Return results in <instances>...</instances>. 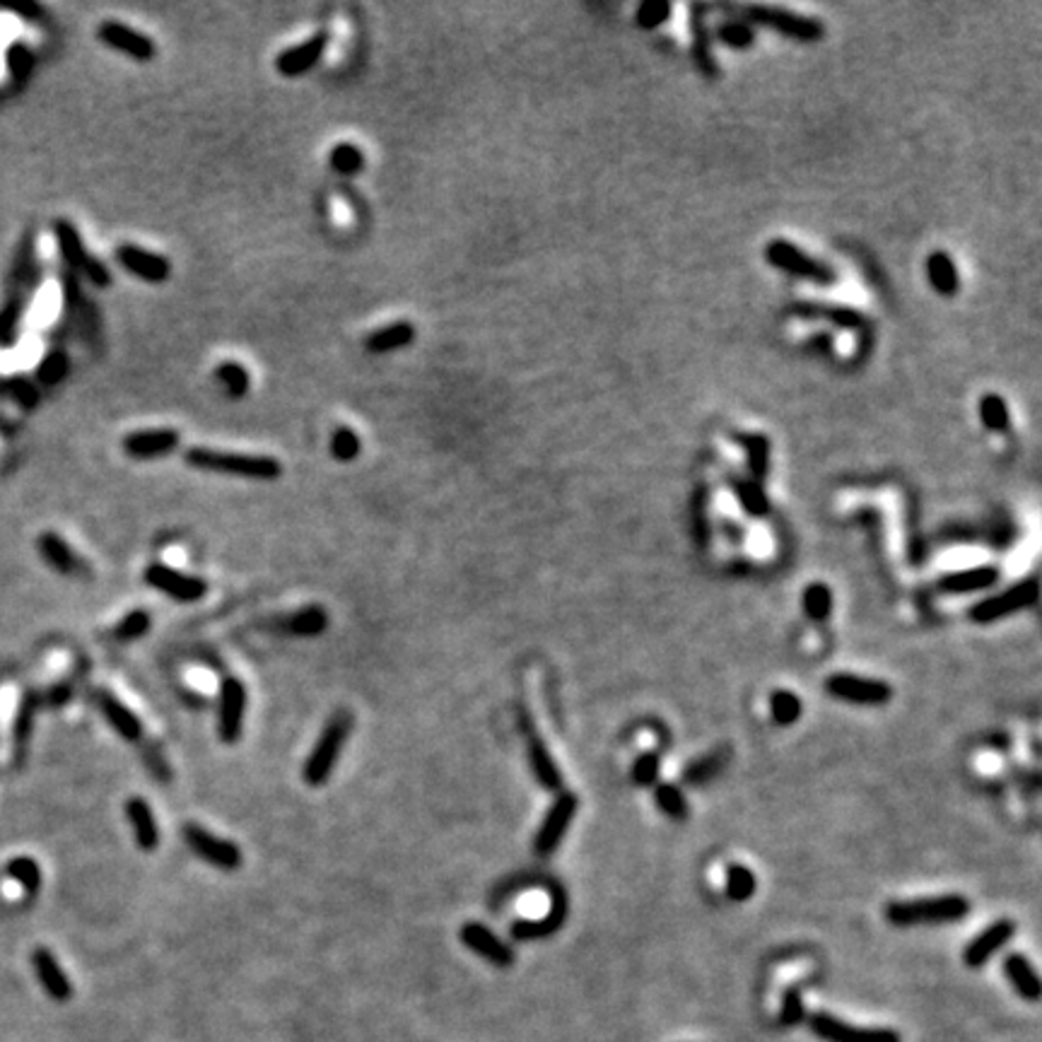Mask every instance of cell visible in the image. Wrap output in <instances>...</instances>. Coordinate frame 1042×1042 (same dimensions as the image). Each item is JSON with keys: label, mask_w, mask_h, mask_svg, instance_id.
<instances>
[{"label": "cell", "mask_w": 1042, "mask_h": 1042, "mask_svg": "<svg viewBox=\"0 0 1042 1042\" xmlns=\"http://www.w3.org/2000/svg\"><path fill=\"white\" fill-rule=\"evenodd\" d=\"M184 461L191 469L208 471V473H225V476L254 478V481H275L283 473V463L264 454H237L218 452L208 446H191L184 454Z\"/></svg>", "instance_id": "obj_1"}, {"label": "cell", "mask_w": 1042, "mask_h": 1042, "mask_svg": "<svg viewBox=\"0 0 1042 1042\" xmlns=\"http://www.w3.org/2000/svg\"><path fill=\"white\" fill-rule=\"evenodd\" d=\"M970 912V903L963 895H934V898L900 900L885 907V920L895 927H914V924H944L958 921Z\"/></svg>", "instance_id": "obj_2"}, {"label": "cell", "mask_w": 1042, "mask_h": 1042, "mask_svg": "<svg viewBox=\"0 0 1042 1042\" xmlns=\"http://www.w3.org/2000/svg\"><path fill=\"white\" fill-rule=\"evenodd\" d=\"M350 732H353V714L347 710H338L326 722L324 732H321V736H319L314 748H311L307 763H304L302 777L307 785L321 786L326 779L331 777L333 768L338 763L340 750L346 746Z\"/></svg>", "instance_id": "obj_3"}, {"label": "cell", "mask_w": 1042, "mask_h": 1042, "mask_svg": "<svg viewBox=\"0 0 1042 1042\" xmlns=\"http://www.w3.org/2000/svg\"><path fill=\"white\" fill-rule=\"evenodd\" d=\"M1038 594H1040L1038 582L1035 579H1023V582L1013 584V587H1009L1002 594H994V597L977 601L970 608V618L975 623H980V625H987V623H994V620H1002L1006 615H1011V613L1035 606Z\"/></svg>", "instance_id": "obj_4"}, {"label": "cell", "mask_w": 1042, "mask_h": 1042, "mask_svg": "<svg viewBox=\"0 0 1042 1042\" xmlns=\"http://www.w3.org/2000/svg\"><path fill=\"white\" fill-rule=\"evenodd\" d=\"M811 1033L823 1042H900V1035L891 1028H859L835 1019L831 1013H811Z\"/></svg>", "instance_id": "obj_5"}, {"label": "cell", "mask_w": 1042, "mask_h": 1042, "mask_svg": "<svg viewBox=\"0 0 1042 1042\" xmlns=\"http://www.w3.org/2000/svg\"><path fill=\"white\" fill-rule=\"evenodd\" d=\"M825 690L835 700H842V703L871 705V707L891 703L893 697V687L888 683L874 678H861V676H854V673H835V676L825 680Z\"/></svg>", "instance_id": "obj_6"}, {"label": "cell", "mask_w": 1042, "mask_h": 1042, "mask_svg": "<svg viewBox=\"0 0 1042 1042\" xmlns=\"http://www.w3.org/2000/svg\"><path fill=\"white\" fill-rule=\"evenodd\" d=\"M577 808H579V801H577L572 792H562L558 799L552 801V806L548 808L543 823H541L536 838H534V852L538 857H551L558 849L560 842L565 840L567 828L572 823Z\"/></svg>", "instance_id": "obj_7"}, {"label": "cell", "mask_w": 1042, "mask_h": 1042, "mask_svg": "<svg viewBox=\"0 0 1042 1042\" xmlns=\"http://www.w3.org/2000/svg\"><path fill=\"white\" fill-rule=\"evenodd\" d=\"M184 840L191 847V852L201 857L203 861L212 864V867L222 868V871H235L242 867V852L235 842H229L225 838L212 835L201 825H186L184 828Z\"/></svg>", "instance_id": "obj_8"}, {"label": "cell", "mask_w": 1042, "mask_h": 1042, "mask_svg": "<svg viewBox=\"0 0 1042 1042\" xmlns=\"http://www.w3.org/2000/svg\"><path fill=\"white\" fill-rule=\"evenodd\" d=\"M145 582L179 604H193L198 598H203L208 591V584L201 577H191V574L179 572V570L162 565V562H152L145 570Z\"/></svg>", "instance_id": "obj_9"}, {"label": "cell", "mask_w": 1042, "mask_h": 1042, "mask_svg": "<svg viewBox=\"0 0 1042 1042\" xmlns=\"http://www.w3.org/2000/svg\"><path fill=\"white\" fill-rule=\"evenodd\" d=\"M97 37L104 46L119 53H126L129 58L138 63H150L157 56V44L148 34L133 30V27L119 22V20H104L97 27Z\"/></svg>", "instance_id": "obj_10"}, {"label": "cell", "mask_w": 1042, "mask_h": 1042, "mask_svg": "<svg viewBox=\"0 0 1042 1042\" xmlns=\"http://www.w3.org/2000/svg\"><path fill=\"white\" fill-rule=\"evenodd\" d=\"M113 256H116L119 265H121L129 275L143 280V283H150V285H162V283H166L169 275H172V264H169V258L157 254V251L136 247V244H121Z\"/></svg>", "instance_id": "obj_11"}, {"label": "cell", "mask_w": 1042, "mask_h": 1042, "mask_svg": "<svg viewBox=\"0 0 1042 1042\" xmlns=\"http://www.w3.org/2000/svg\"><path fill=\"white\" fill-rule=\"evenodd\" d=\"M247 712V687L237 678H225L220 686L218 733L222 743H237L242 736Z\"/></svg>", "instance_id": "obj_12"}, {"label": "cell", "mask_w": 1042, "mask_h": 1042, "mask_svg": "<svg viewBox=\"0 0 1042 1042\" xmlns=\"http://www.w3.org/2000/svg\"><path fill=\"white\" fill-rule=\"evenodd\" d=\"M328 39H331L328 31H317L314 37L304 39L300 44L280 51L278 58H275V70L283 77H300L304 73H310L321 61L326 49H328Z\"/></svg>", "instance_id": "obj_13"}, {"label": "cell", "mask_w": 1042, "mask_h": 1042, "mask_svg": "<svg viewBox=\"0 0 1042 1042\" xmlns=\"http://www.w3.org/2000/svg\"><path fill=\"white\" fill-rule=\"evenodd\" d=\"M182 435L172 427H152V430H136L123 437V452L130 459H159L179 449Z\"/></svg>", "instance_id": "obj_14"}, {"label": "cell", "mask_w": 1042, "mask_h": 1042, "mask_svg": "<svg viewBox=\"0 0 1042 1042\" xmlns=\"http://www.w3.org/2000/svg\"><path fill=\"white\" fill-rule=\"evenodd\" d=\"M741 13V15L746 17V20H750V22H760V24H768V27H775V30L785 31V34H792V37H799V39H818L821 37V24L813 22V20H806V17H799V15H792V13H786V10H779V8H765V5H750V8H736Z\"/></svg>", "instance_id": "obj_15"}, {"label": "cell", "mask_w": 1042, "mask_h": 1042, "mask_svg": "<svg viewBox=\"0 0 1042 1042\" xmlns=\"http://www.w3.org/2000/svg\"><path fill=\"white\" fill-rule=\"evenodd\" d=\"M768 261H770L772 265L782 268V271L794 273V275H799V278L813 280V283H831V280L835 278L831 273V268H825V265H821L811 256H806L804 251L792 247L789 242H772L770 247H768Z\"/></svg>", "instance_id": "obj_16"}, {"label": "cell", "mask_w": 1042, "mask_h": 1042, "mask_svg": "<svg viewBox=\"0 0 1042 1042\" xmlns=\"http://www.w3.org/2000/svg\"><path fill=\"white\" fill-rule=\"evenodd\" d=\"M1013 934H1016V924H1013L1011 920H997L966 946V951H963V963H966L967 967H975V970H977V967L984 966L987 960L994 958V953L1002 951V948L1011 941Z\"/></svg>", "instance_id": "obj_17"}, {"label": "cell", "mask_w": 1042, "mask_h": 1042, "mask_svg": "<svg viewBox=\"0 0 1042 1042\" xmlns=\"http://www.w3.org/2000/svg\"><path fill=\"white\" fill-rule=\"evenodd\" d=\"M459 939H461V944L466 946L469 951H473L476 956H481V958L490 960L492 966L509 967L514 963L512 948H509V946H507L502 939L495 937V934H492L488 927L478 924V921H469V924H463V930H461Z\"/></svg>", "instance_id": "obj_18"}, {"label": "cell", "mask_w": 1042, "mask_h": 1042, "mask_svg": "<svg viewBox=\"0 0 1042 1042\" xmlns=\"http://www.w3.org/2000/svg\"><path fill=\"white\" fill-rule=\"evenodd\" d=\"M94 700H97L99 712L104 714L109 726H112L113 732L119 733L123 741L136 743V741L143 739V724H140V719H138L121 700H116V697H113L112 693H106V690H99Z\"/></svg>", "instance_id": "obj_19"}, {"label": "cell", "mask_w": 1042, "mask_h": 1042, "mask_svg": "<svg viewBox=\"0 0 1042 1042\" xmlns=\"http://www.w3.org/2000/svg\"><path fill=\"white\" fill-rule=\"evenodd\" d=\"M53 235H56V242H58V251H61V258L63 264L68 265V271L73 273V275H83L85 268L90 265L92 256L90 251H87V247H85L83 237H80V232L76 229V225L73 222H68V220H56L53 222Z\"/></svg>", "instance_id": "obj_20"}, {"label": "cell", "mask_w": 1042, "mask_h": 1042, "mask_svg": "<svg viewBox=\"0 0 1042 1042\" xmlns=\"http://www.w3.org/2000/svg\"><path fill=\"white\" fill-rule=\"evenodd\" d=\"M526 753H529L531 772L538 779V785L545 786L548 792H558L560 786H562V775H560L558 765H555L552 756L548 753V748H545V743L534 729L526 732Z\"/></svg>", "instance_id": "obj_21"}, {"label": "cell", "mask_w": 1042, "mask_h": 1042, "mask_svg": "<svg viewBox=\"0 0 1042 1042\" xmlns=\"http://www.w3.org/2000/svg\"><path fill=\"white\" fill-rule=\"evenodd\" d=\"M126 816H129V823L130 828H133V838H136L138 847H140L143 852L157 849L159 828L150 804L145 799H140V796H133V799L126 801Z\"/></svg>", "instance_id": "obj_22"}, {"label": "cell", "mask_w": 1042, "mask_h": 1042, "mask_svg": "<svg viewBox=\"0 0 1042 1042\" xmlns=\"http://www.w3.org/2000/svg\"><path fill=\"white\" fill-rule=\"evenodd\" d=\"M37 548L39 552H41V558H44L46 565L51 567V570H56V572L77 574L83 570V560H80V555H77V552L66 543V538H61L58 534H51V531L41 534V536L37 538Z\"/></svg>", "instance_id": "obj_23"}, {"label": "cell", "mask_w": 1042, "mask_h": 1042, "mask_svg": "<svg viewBox=\"0 0 1042 1042\" xmlns=\"http://www.w3.org/2000/svg\"><path fill=\"white\" fill-rule=\"evenodd\" d=\"M416 340V326L410 321H393L389 326H379L364 338V347L367 353L374 355H386V353H396L400 347H409Z\"/></svg>", "instance_id": "obj_24"}, {"label": "cell", "mask_w": 1042, "mask_h": 1042, "mask_svg": "<svg viewBox=\"0 0 1042 1042\" xmlns=\"http://www.w3.org/2000/svg\"><path fill=\"white\" fill-rule=\"evenodd\" d=\"M999 579L997 567H973V570H963V572L946 574L939 579V589L948 591V594H973V591H982L994 587Z\"/></svg>", "instance_id": "obj_25"}, {"label": "cell", "mask_w": 1042, "mask_h": 1042, "mask_svg": "<svg viewBox=\"0 0 1042 1042\" xmlns=\"http://www.w3.org/2000/svg\"><path fill=\"white\" fill-rule=\"evenodd\" d=\"M565 921V900L555 898L552 907L548 910L543 920H519L512 924V939L514 941H534V939H545L555 934Z\"/></svg>", "instance_id": "obj_26"}, {"label": "cell", "mask_w": 1042, "mask_h": 1042, "mask_svg": "<svg viewBox=\"0 0 1042 1042\" xmlns=\"http://www.w3.org/2000/svg\"><path fill=\"white\" fill-rule=\"evenodd\" d=\"M1004 973L1019 997H1023L1026 1002H1038V999L1042 997L1040 977H1038V973H1035L1033 966H1030V960H1028L1026 956L1011 953V956L1004 960Z\"/></svg>", "instance_id": "obj_27"}, {"label": "cell", "mask_w": 1042, "mask_h": 1042, "mask_svg": "<svg viewBox=\"0 0 1042 1042\" xmlns=\"http://www.w3.org/2000/svg\"><path fill=\"white\" fill-rule=\"evenodd\" d=\"M328 627V613L321 606H304L278 623V630L295 637H317Z\"/></svg>", "instance_id": "obj_28"}, {"label": "cell", "mask_w": 1042, "mask_h": 1042, "mask_svg": "<svg viewBox=\"0 0 1042 1042\" xmlns=\"http://www.w3.org/2000/svg\"><path fill=\"white\" fill-rule=\"evenodd\" d=\"M31 963H34V970H37V977L41 980V984H44V990L49 992L53 999L63 1002V999L70 997L68 977H66V973H63L61 966H58V960L53 958L51 953L46 951V948H37L34 956H31Z\"/></svg>", "instance_id": "obj_29"}, {"label": "cell", "mask_w": 1042, "mask_h": 1042, "mask_svg": "<svg viewBox=\"0 0 1042 1042\" xmlns=\"http://www.w3.org/2000/svg\"><path fill=\"white\" fill-rule=\"evenodd\" d=\"M732 753L729 750H712L705 758H697L695 763H690L683 770V782L686 785H707L710 779H714L719 772L729 765Z\"/></svg>", "instance_id": "obj_30"}, {"label": "cell", "mask_w": 1042, "mask_h": 1042, "mask_svg": "<svg viewBox=\"0 0 1042 1042\" xmlns=\"http://www.w3.org/2000/svg\"><path fill=\"white\" fill-rule=\"evenodd\" d=\"M215 379H218L225 393L229 399H244L251 389V374L242 363L237 360H225L215 367Z\"/></svg>", "instance_id": "obj_31"}, {"label": "cell", "mask_w": 1042, "mask_h": 1042, "mask_svg": "<svg viewBox=\"0 0 1042 1042\" xmlns=\"http://www.w3.org/2000/svg\"><path fill=\"white\" fill-rule=\"evenodd\" d=\"M70 372V360L68 355L63 353V350H51V353H46L41 360H39L37 364V372H34V384L37 386H56L61 384L63 379L68 377Z\"/></svg>", "instance_id": "obj_32"}, {"label": "cell", "mask_w": 1042, "mask_h": 1042, "mask_svg": "<svg viewBox=\"0 0 1042 1042\" xmlns=\"http://www.w3.org/2000/svg\"><path fill=\"white\" fill-rule=\"evenodd\" d=\"M927 268H930L931 285L937 287L939 295H956V290H958V273H956V265H953L951 256H946V254L937 251V254H931L930 256Z\"/></svg>", "instance_id": "obj_33"}, {"label": "cell", "mask_w": 1042, "mask_h": 1042, "mask_svg": "<svg viewBox=\"0 0 1042 1042\" xmlns=\"http://www.w3.org/2000/svg\"><path fill=\"white\" fill-rule=\"evenodd\" d=\"M328 166L338 176H355L364 169V152L355 143H338L328 152Z\"/></svg>", "instance_id": "obj_34"}, {"label": "cell", "mask_w": 1042, "mask_h": 1042, "mask_svg": "<svg viewBox=\"0 0 1042 1042\" xmlns=\"http://www.w3.org/2000/svg\"><path fill=\"white\" fill-rule=\"evenodd\" d=\"M756 874L743 864H729L726 867V895L733 903H746L756 893Z\"/></svg>", "instance_id": "obj_35"}, {"label": "cell", "mask_w": 1042, "mask_h": 1042, "mask_svg": "<svg viewBox=\"0 0 1042 1042\" xmlns=\"http://www.w3.org/2000/svg\"><path fill=\"white\" fill-rule=\"evenodd\" d=\"M801 604H804V613H806L808 618L825 620L832 611L831 587H825V584H821V582L808 584L806 589H804V598H801Z\"/></svg>", "instance_id": "obj_36"}, {"label": "cell", "mask_w": 1042, "mask_h": 1042, "mask_svg": "<svg viewBox=\"0 0 1042 1042\" xmlns=\"http://www.w3.org/2000/svg\"><path fill=\"white\" fill-rule=\"evenodd\" d=\"M770 712L775 724L792 726L801 717V700L792 690H775L770 697Z\"/></svg>", "instance_id": "obj_37"}, {"label": "cell", "mask_w": 1042, "mask_h": 1042, "mask_svg": "<svg viewBox=\"0 0 1042 1042\" xmlns=\"http://www.w3.org/2000/svg\"><path fill=\"white\" fill-rule=\"evenodd\" d=\"M654 801H657V806L664 811L666 816L673 818V821H686L687 818V801L676 785H669V782L657 785Z\"/></svg>", "instance_id": "obj_38"}, {"label": "cell", "mask_w": 1042, "mask_h": 1042, "mask_svg": "<svg viewBox=\"0 0 1042 1042\" xmlns=\"http://www.w3.org/2000/svg\"><path fill=\"white\" fill-rule=\"evenodd\" d=\"M363 452V439L353 427H338L331 435V456L336 461L350 463Z\"/></svg>", "instance_id": "obj_39"}, {"label": "cell", "mask_w": 1042, "mask_h": 1042, "mask_svg": "<svg viewBox=\"0 0 1042 1042\" xmlns=\"http://www.w3.org/2000/svg\"><path fill=\"white\" fill-rule=\"evenodd\" d=\"M5 63H8V70L10 76L15 77V83H24L27 77L31 76V70H34V53H31V49L27 44H22V41H15V44L8 46V51H5Z\"/></svg>", "instance_id": "obj_40"}, {"label": "cell", "mask_w": 1042, "mask_h": 1042, "mask_svg": "<svg viewBox=\"0 0 1042 1042\" xmlns=\"http://www.w3.org/2000/svg\"><path fill=\"white\" fill-rule=\"evenodd\" d=\"M8 874L10 878L22 885L27 893H37L39 885H41V871H39V864L34 859H30V857H17V859L10 861Z\"/></svg>", "instance_id": "obj_41"}, {"label": "cell", "mask_w": 1042, "mask_h": 1042, "mask_svg": "<svg viewBox=\"0 0 1042 1042\" xmlns=\"http://www.w3.org/2000/svg\"><path fill=\"white\" fill-rule=\"evenodd\" d=\"M733 488H736V495H739L741 505H743V509H746L748 514L760 517V514L768 512V498H765L763 488H760L756 481H743V478H739V481L733 483Z\"/></svg>", "instance_id": "obj_42"}, {"label": "cell", "mask_w": 1042, "mask_h": 1042, "mask_svg": "<svg viewBox=\"0 0 1042 1042\" xmlns=\"http://www.w3.org/2000/svg\"><path fill=\"white\" fill-rule=\"evenodd\" d=\"M741 442H743V449L748 454L750 473L756 478H763L768 473V452H770L768 439L758 437V435H748V437H741Z\"/></svg>", "instance_id": "obj_43"}, {"label": "cell", "mask_w": 1042, "mask_h": 1042, "mask_svg": "<svg viewBox=\"0 0 1042 1042\" xmlns=\"http://www.w3.org/2000/svg\"><path fill=\"white\" fill-rule=\"evenodd\" d=\"M8 393H10V399L15 400L17 406H20L22 410H34L39 406V400H41V391H39V386L27 377L10 379Z\"/></svg>", "instance_id": "obj_44"}, {"label": "cell", "mask_w": 1042, "mask_h": 1042, "mask_svg": "<svg viewBox=\"0 0 1042 1042\" xmlns=\"http://www.w3.org/2000/svg\"><path fill=\"white\" fill-rule=\"evenodd\" d=\"M148 630H150V613L130 611L129 615L116 625L113 634H116V640H121V642H133L138 637H143Z\"/></svg>", "instance_id": "obj_45"}, {"label": "cell", "mask_w": 1042, "mask_h": 1042, "mask_svg": "<svg viewBox=\"0 0 1042 1042\" xmlns=\"http://www.w3.org/2000/svg\"><path fill=\"white\" fill-rule=\"evenodd\" d=\"M22 311H24V300H13V302L5 304V310L0 311V343H5V346H10V343H15L17 338V331H20V319H22Z\"/></svg>", "instance_id": "obj_46"}, {"label": "cell", "mask_w": 1042, "mask_h": 1042, "mask_svg": "<svg viewBox=\"0 0 1042 1042\" xmlns=\"http://www.w3.org/2000/svg\"><path fill=\"white\" fill-rule=\"evenodd\" d=\"M980 413L982 420L990 425L992 430L1004 432L1009 427V410H1006V403L999 396H984L980 403Z\"/></svg>", "instance_id": "obj_47"}, {"label": "cell", "mask_w": 1042, "mask_h": 1042, "mask_svg": "<svg viewBox=\"0 0 1042 1042\" xmlns=\"http://www.w3.org/2000/svg\"><path fill=\"white\" fill-rule=\"evenodd\" d=\"M804 1020V999H801L799 987H789L782 997V1006H779V1026H799Z\"/></svg>", "instance_id": "obj_48"}, {"label": "cell", "mask_w": 1042, "mask_h": 1042, "mask_svg": "<svg viewBox=\"0 0 1042 1042\" xmlns=\"http://www.w3.org/2000/svg\"><path fill=\"white\" fill-rule=\"evenodd\" d=\"M659 772H661V760L657 753H644L634 760L633 765V782L640 786L657 785Z\"/></svg>", "instance_id": "obj_49"}, {"label": "cell", "mask_w": 1042, "mask_h": 1042, "mask_svg": "<svg viewBox=\"0 0 1042 1042\" xmlns=\"http://www.w3.org/2000/svg\"><path fill=\"white\" fill-rule=\"evenodd\" d=\"M717 34L726 46H733V49H746V46L753 44V31H750V27H748L746 22H741V20H729V22H724L719 27Z\"/></svg>", "instance_id": "obj_50"}, {"label": "cell", "mask_w": 1042, "mask_h": 1042, "mask_svg": "<svg viewBox=\"0 0 1042 1042\" xmlns=\"http://www.w3.org/2000/svg\"><path fill=\"white\" fill-rule=\"evenodd\" d=\"M669 13H671V5L669 3H642L640 5V10H637V22L642 24V27H647V30H651V27H657V24H661L669 17Z\"/></svg>", "instance_id": "obj_51"}, {"label": "cell", "mask_w": 1042, "mask_h": 1042, "mask_svg": "<svg viewBox=\"0 0 1042 1042\" xmlns=\"http://www.w3.org/2000/svg\"><path fill=\"white\" fill-rule=\"evenodd\" d=\"M83 275L90 280L92 285L97 287V290H104V287L112 285V273H109V268H106V264L102 261V258L92 256L90 265L85 268Z\"/></svg>", "instance_id": "obj_52"}, {"label": "cell", "mask_w": 1042, "mask_h": 1042, "mask_svg": "<svg viewBox=\"0 0 1042 1042\" xmlns=\"http://www.w3.org/2000/svg\"><path fill=\"white\" fill-rule=\"evenodd\" d=\"M31 722H34V697H27L22 705V710H20V719H17V743L20 746H24L27 743V739H30V732H31Z\"/></svg>", "instance_id": "obj_53"}, {"label": "cell", "mask_w": 1042, "mask_h": 1042, "mask_svg": "<svg viewBox=\"0 0 1042 1042\" xmlns=\"http://www.w3.org/2000/svg\"><path fill=\"white\" fill-rule=\"evenodd\" d=\"M70 693H73V690H70L68 683H61V686H56L49 690L46 700H49L51 705H66L70 700Z\"/></svg>", "instance_id": "obj_54"}, {"label": "cell", "mask_w": 1042, "mask_h": 1042, "mask_svg": "<svg viewBox=\"0 0 1042 1042\" xmlns=\"http://www.w3.org/2000/svg\"><path fill=\"white\" fill-rule=\"evenodd\" d=\"M5 10L15 13V15H24L27 20H34L37 15H41V10H39V5H34V3H24V5H5Z\"/></svg>", "instance_id": "obj_55"}]
</instances>
